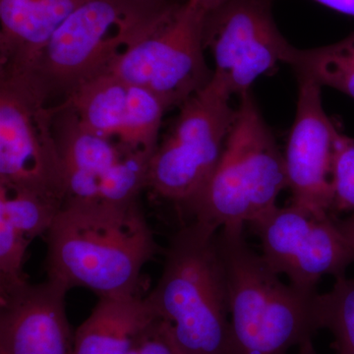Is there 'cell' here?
I'll use <instances>...</instances> for the list:
<instances>
[{
    "label": "cell",
    "instance_id": "cell-3",
    "mask_svg": "<svg viewBox=\"0 0 354 354\" xmlns=\"http://www.w3.org/2000/svg\"><path fill=\"white\" fill-rule=\"evenodd\" d=\"M218 232L195 220L179 228L157 286L146 297L183 354H228L227 283Z\"/></svg>",
    "mask_w": 354,
    "mask_h": 354
},
{
    "label": "cell",
    "instance_id": "cell-23",
    "mask_svg": "<svg viewBox=\"0 0 354 354\" xmlns=\"http://www.w3.org/2000/svg\"><path fill=\"white\" fill-rule=\"evenodd\" d=\"M313 1L327 7L335 12L354 18V0H313Z\"/></svg>",
    "mask_w": 354,
    "mask_h": 354
},
{
    "label": "cell",
    "instance_id": "cell-10",
    "mask_svg": "<svg viewBox=\"0 0 354 354\" xmlns=\"http://www.w3.org/2000/svg\"><path fill=\"white\" fill-rule=\"evenodd\" d=\"M272 3L227 0L207 13L203 41L215 65L209 83L230 97L245 94L261 76L292 60L297 48L279 32Z\"/></svg>",
    "mask_w": 354,
    "mask_h": 354
},
{
    "label": "cell",
    "instance_id": "cell-22",
    "mask_svg": "<svg viewBox=\"0 0 354 354\" xmlns=\"http://www.w3.org/2000/svg\"><path fill=\"white\" fill-rule=\"evenodd\" d=\"M127 354H183L169 327L160 317L146 326L134 339Z\"/></svg>",
    "mask_w": 354,
    "mask_h": 354
},
{
    "label": "cell",
    "instance_id": "cell-11",
    "mask_svg": "<svg viewBox=\"0 0 354 354\" xmlns=\"http://www.w3.org/2000/svg\"><path fill=\"white\" fill-rule=\"evenodd\" d=\"M259 239L262 257L290 285L315 292L324 276H346L354 250L339 232L335 216L291 204L266 212L247 223Z\"/></svg>",
    "mask_w": 354,
    "mask_h": 354
},
{
    "label": "cell",
    "instance_id": "cell-15",
    "mask_svg": "<svg viewBox=\"0 0 354 354\" xmlns=\"http://www.w3.org/2000/svg\"><path fill=\"white\" fill-rule=\"evenodd\" d=\"M156 317L147 297L140 293L100 297L74 334V354H127L137 335Z\"/></svg>",
    "mask_w": 354,
    "mask_h": 354
},
{
    "label": "cell",
    "instance_id": "cell-9",
    "mask_svg": "<svg viewBox=\"0 0 354 354\" xmlns=\"http://www.w3.org/2000/svg\"><path fill=\"white\" fill-rule=\"evenodd\" d=\"M53 108V131L64 169L65 202H138L140 193L148 187L152 153L88 131L65 102Z\"/></svg>",
    "mask_w": 354,
    "mask_h": 354
},
{
    "label": "cell",
    "instance_id": "cell-12",
    "mask_svg": "<svg viewBox=\"0 0 354 354\" xmlns=\"http://www.w3.org/2000/svg\"><path fill=\"white\" fill-rule=\"evenodd\" d=\"M297 81V113L283 153L290 203L330 215L333 151L339 127L324 109L322 87L304 77Z\"/></svg>",
    "mask_w": 354,
    "mask_h": 354
},
{
    "label": "cell",
    "instance_id": "cell-16",
    "mask_svg": "<svg viewBox=\"0 0 354 354\" xmlns=\"http://www.w3.org/2000/svg\"><path fill=\"white\" fill-rule=\"evenodd\" d=\"M88 131L121 140L130 113L129 84L104 71L80 84L65 97Z\"/></svg>",
    "mask_w": 354,
    "mask_h": 354
},
{
    "label": "cell",
    "instance_id": "cell-6",
    "mask_svg": "<svg viewBox=\"0 0 354 354\" xmlns=\"http://www.w3.org/2000/svg\"><path fill=\"white\" fill-rule=\"evenodd\" d=\"M235 116L230 97L211 83L192 95L151 158L147 188L183 213L213 176Z\"/></svg>",
    "mask_w": 354,
    "mask_h": 354
},
{
    "label": "cell",
    "instance_id": "cell-17",
    "mask_svg": "<svg viewBox=\"0 0 354 354\" xmlns=\"http://www.w3.org/2000/svg\"><path fill=\"white\" fill-rule=\"evenodd\" d=\"M297 77L311 79L354 100V31L337 43L319 48H295L290 62Z\"/></svg>",
    "mask_w": 354,
    "mask_h": 354
},
{
    "label": "cell",
    "instance_id": "cell-14",
    "mask_svg": "<svg viewBox=\"0 0 354 354\" xmlns=\"http://www.w3.org/2000/svg\"><path fill=\"white\" fill-rule=\"evenodd\" d=\"M85 0H0V77L26 76Z\"/></svg>",
    "mask_w": 354,
    "mask_h": 354
},
{
    "label": "cell",
    "instance_id": "cell-1",
    "mask_svg": "<svg viewBox=\"0 0 354 354\" xmlns=\"http://www.w3.org/2000/svg\"><path fill=\"white\" fill-rule=\"evenodd\" d=\"M46 235L48 278L99 297L138 295L157 242L138 202H65Z\"/></svg>",
    "mask_w": 354,
    "mask_h": 354
},
{
    "label": "cell",
    "instance_id": "cell-8",
    "mask_svg": "<svg viewBox=\"0 0 354 354\" xmlns=\"http://www.w3.org/2000/svg\"><path fill=\"white\" fill-rule=\"evenodd\" d=\"M53 106L29 77H0V185L64 205V169Z\"/></svg>",
    "mask_w": 354,
    "mask_h": 354
},
{
    "label": "cell",
    "instance_id": "cell-26",
    "mask_svg": "<svg viewBox=\"0 0 354 354\" xmlns=\"http://www.w3.org/2000/svg\"><path fill=\"white\" fill-rule=\"evenodd\" d=\"M297 354H317L312 339L300 344L297 348Z\"/></svg>",
    "mask_w": 354,
    "mask_h": 354
},
{
    "label": "cell",
    "instance_id": "cell-18",
    "mask_svg": "<svg viewBox=\"0 0 354 354\" xmlns=\"http://www.w3.org/2000/svg\"><path fill=\"white\" fill-rule=\"evenodd\" d=\"M62 207L36 193L0 185V216L30 241L48 234Z\"/></svg>",
    "mask_w": 354,
    "mask_h": 354
},
{
    "label": "cell",
    "instance_id": "cell-21",
    "mask_svg": "<svg viewBox=\"0 0 354 354\" xmlns=\"http://www.w3.org/2000/svg\"><path fill=\"white\" fill-rule=\"evenodd\" d=\"M28 237L0 216V292L27 283L23 272L26 251L31 243Z\"/></svg>",
    "mask_w": 354,
    "mask_h": 354
},
{
    "label": "cell",
    "instance_id": "cell-19",
    "mask_svg": "<svg viewBox=\"0 0 354 354\" xmlns=\"http://www.w3.org/2000/svg\"><path fill=\"white\" fill-rule=\"evenodd\" d=\"M317 315L321 330L334 337L337 354H354V279H335L332 290L317 295Z\"/></svg>",
    "mask_w": 354,
    "mask_h": 354
},
{
    "label": "cell",
    "instance_id": "cell-2",
    "mask_svg": "<svg viewBox=\"0 0 354 354\" xmlns=\"http://www.w3.org/2000/svg\"><path fill=\"white\" fill-rule=\"evenodd\" d=\"M243 227L216 234L227 283L228 354H290L321 330L318 292L283 283L246 243Z\"/></svg>",
    "mask_w": 354,
    "mask_h": 354
},
{
    "label": "cell",
    "instance_id": "cell-5",
    "mask_svg": "<svg viewBox=\"0 0 354 354\" xmlns=\"http://www.w3.org/2000/svg\"><path fill=\"white\" fill-rule=\"evenodd\" d=\"M176 0H85L51 37L28 74L48 102L106 71Z\"/></svg>",
    "mask_w": 354,
    "mask_h": 354
},
{
    "label": "cell",
    "instance_id": "cell-7",
    "mask_svg": "<svg viewBox=\"0 0 354 354\" xmlns=\"http://www.w3.org/2000/svg\"><path fill=\"white\" fill-rule=\"evenodd\" d=\"M207 13L188 0H176L147 34L106 71L148 88L167 108L180 106L213 77L203 41Z\"/></svg>",
    "mask_w": 354,
    "mask_h": 354
},
{
    "label": "cell",
    "instance_id": "cell-4",
    "mask_svg": "<svg viewBox=\"0 0 354 354\" xmlns=\"http://www.w3.org/2000/svg\"><path fill=\"white\" fill-rule=\"evenodd\" d=\"M288 188L285 157L251 91L239 97L223 155L206 187L183 212L216 230L244 227Z\"/></svg>",
    "mask_w": 354,
    "mask_h": 354
},
{
    "label": "cell",
    "instance_id": "cell-25",
    "mask_svg": "<svg viewBox=\"0 0 354 354\" xmlns=\"http://www.w3.org/2000/svg\"><path fill=\"white\" fill-rule=\"evenodd\" d=\"M188 1L192 2L205 12L209 13L223 6L227 0H188Z\"/></svg>",
    "mask_w": 354,
    "mask_h": 354
},
{
    "label": "cell",
    "instance_id": "cell-24",
    "mask_svg": "<svg viewBox=\"0 0 354 354\" xmlns=\"http://www.w3.org/2000/svg\"><path fill=\"white\" fill-rule=\"evenodd\" d=\"M335 223H337L339 232H342L346 241L354 250V214H351L344 218L335 216Z\"/></svg>",
    "mask_w": 354,
    "mask_h": 354
},
{
    "label": "cell",
    "instance_id": "cell-20",
    "mask_svg": "<svg viewBox=\"0 0 354 354\" xmlns=\"http://www.w3.org/2000/svg\"><path fill=\"white\" fill-rule=\"evenodd\" d=\"M330 215L354 214V137L337 130L332 158Z\"/></svg>",
    "mask_w": 354,
    "mask_h": 354
},
{
    "label": "cell",
    "instance_id": "cell-13",
    "mask_svg": "<svg viewBox=\"0 0 354 354\" xmlns=\"http://www.w3.org/2000/svg\"><path fill=\"white\" fill-rule=\"evenodd\" d=\"M69 288L48 279L0 292V354H74L65 297Z\"/></svg>",
    "mask_w": 354,
    "mask_h": 354
}]
</instances>
